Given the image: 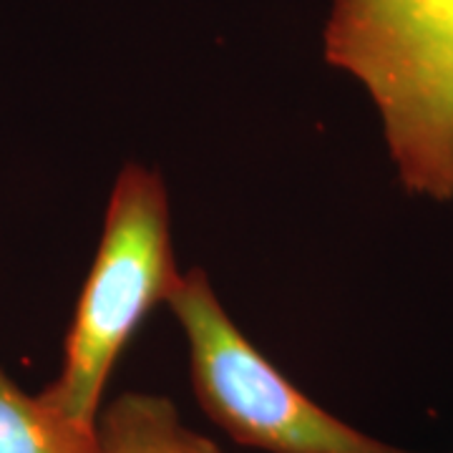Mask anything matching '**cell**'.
<instances>
[{
	"instance_id": "6da1fadb",
	"label": "cell",
	"mask_w": 453,
	"mask_h": 453,
	"mask_svg": "<svg viewBox=\"0 0 453 453\" xmlns=\"http://www.w3.org/2000/svg\"><path fill=\"white\" fill-rule=\"evenodd\" d=\"M325 58L375 106L398 181L453 199V0H333Z\"/></svg>"
},
{
	"instance_id": "7a4b0ae2",
	"label": "cell",
	"mask_w": 453,
	"mask_h": 453,
	"mask_svg": "<svg viewBox=\"0 0 453 453\" xmlns=\"http://www.w3.org/2000/svg\"><path fill=\"white\" fill-rule=\"evenodd\" d=\"M179 275L169 195L157 169L129 162L116 174L104 232L65 335L58 378L41 393L64 416L98 426L104 393L136 327Z\"/></svg>"
},
{
	"instance_id": "3957f363",
	"label": "cell",
	"mask_w": 453,
	"mask_h": 453,
	"mask_svg": "<svg viewBox=\"0 0 453 453\" xmlns=\"http://www.w3.org/2000/svg\"><path fill=\"white\" fill-rule=\"evenodd\" d=\"M164 303L187 340L199 405L242 446L265 453H418L365 436L305 395L226 315L204 270H179Z\"/></svg>"
},
{
	"instance_id": "277c9868",
	"label": "cell",
	"mask_w": 453,
	"mask_h": 453,
	"mask_svg": "<svg viewBox=\"0 0 453 453\" xmlns=\"http://www.w3.org/2000/svg\"><path fill=\"white\" fill-rule=\"evenodd\" d=\"M0 453H104L98 426L73 421L20 390L0 368Z\"/></svg>"
},
{
	"instance_id": "5b68a950",
	"label": "cell",
	"mask_w": 453,
	"mask_h": 453,
	"mask_svg": "<svg viewBox=\"0 0 453 453\" xmlns=\"http://www.w3.org/2000/svg\"><path fill=\"white\" fill-rule=\"evenodd\" d=\"M144 453H222L210 438L187 428L177 405L151 393H124Z\"/></svg>"
},
{
	"instance_id": "8992f818",
	"label": "cell",
	"mask_w": 453,
	"mask_h": 453,
	"mask_svg": "<svg viewBox=\"0 0 453 453\" xmlns=\"http://www.w3.org/2000/svg\"><path fill=\"white\" fill-rule=\"evenodd\" d=\"M98 431L104 441V453H144L136 426L131 421L129 408L119 395L98 418Z\"/></svg>"
}]
</instances>
